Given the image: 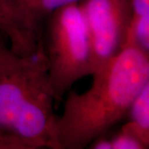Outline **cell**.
I'll list each match as a JSON object with an SVG mask.
<instances>
[{
  "mask_svg": "<svg viewBox=\"0 0 149 149\" xmlns=\"http://www.w3.org/2000/svg\"><path fill=\"white\" fill-rule=\"evenodd\" d=\"M40 42L55 100L74 82L95 71L89 30L80 3L55 11L43 22Z\"/></svg>",
  "mask_w": 149,
  "mask_h": 149,
  "instance_id": "cell-3",
  "label": "cell"
},
{
  "mask_svg": "<svg viewBox=\"0 0 149 149\" xmlns=\"http://www.w3.org/2000/svg\"><path fill=\"white\" fill-rule=\"evenodd\" d=\"M0 32L7 38L11 49L22 56L34 53L40 45L17 21L8 0H0Z\"/></svg>",
  "mask_w": 149,
  "mask_h": 149,
  "instance_id": "cell-6",
  "label": "cell"
},
{
  "mask_svg": "<svg viewBox=\"0 0 149 149\" xmlns=\"http://www.w3.org/2000/svg\"><path fill=\"white\" fill-rule=\"evenodd\" d=\"M132 6V20L149 17V0H130Z\"/></svg>",
  "mask_w": 149,
  "mask_h": 149,
  "instance_id": "cell-9",
  "label": "cell"
},
{
  "mask_svg": "<svg viewBox=\"0 0 149 149\" xmlns=\"http://www.w3.org/2000/svg\"><path fill=\"white\" fill-rule=\"evenodd\" d=\"M0 32V149H56L55 96L40 42L15 53Z\"/></svg>",
  "mask_w": 149,
  "mask_h": 149,
  "instance_id": "cell-2",
  "label": "cell"
},
{
  "mask_svg": "<svg viewBox=\"0 0 149 149\" xmlns=\"http://www.w3.org/2000/svg\"><path fill=\"white\" fill-rule=\"evenodd\" d=\"M128 115L129 120L121 129L138 139L149 148V83L143 88L130 105Z\"/></svg>",
  "mask_w": 149,
  "mask_h": 149,
  "instance_id": "cell-7",
  "label": "cell"
},
{
  "mask_svg": "<svg viewBox=\"0 0 149 149\" xmlns=\"http://www.w3.org/2000/svg\"><path fill=\"white\" fill-rule=\"evenodd\" d=\"M112 149H145V146L130 133L120 129L109 138Z\"/></svg>",
  "mask_w": 149,
  "mask_h": 149,
  "instance_id": "cell-8",
  "label": "cell"
},
{
  "mask_svg": "<svg viewBox=\"0 0 149 149\" xmlns=\"http://www.w3.org/2000/svg\"><path fill=\"white\" fill-rule=\"evenodd\" d=\"M89 146L90 148L94 149H112V144L110 139L106 136V134L101 135L95 139H94Z\"/></svg>",
  "mask_w": 149,
  "mask_h": 149,
  "instance_id": "cell-10",
  "label": "cell"
},
{
  "mask_svg": "<svg viewBox=\"0 0 149 149\" xmlns=\"http://www.w3.org/2000/svg\"><path fill=\"white\" fill-rule=\"evenodd\" d=\"M83 0H8L17 21L40 42L45 19L55 11Z\"/></svg>",
  "mask_w": 149,
  "mask_h": 149,
  "instance_id": "cell-5",
  "label": "cell"
},
{
  "mask_svg": "<svg viewBox=\"0 0 149 149\" xmlns=\"http://www.w3.org/2000/svg\"><path fill=\"white\" fill-rule=\"evenodd\" d=\"M83 94L70 91L56 121V149H83L128 114L134 99L149 83V54L127 42L96 70Z\"/></svg>",
  "mask_w": 149,
  "mask_h": 149,
  "instance_id": "cell-1",
  "label": "cell"
},
{
  "mask_svg": "<svg viewBox=\"0 0 149 149\" xmlns=\"http://www.w3.org/2000/svg\"><path fill=\"white\" fill-rule=\"evenodd\" d=\"M80 4L89 30L96 71L127 42L133 16L131 1L83 0Z\"/></svg>",
  "mask_w": 149,
  "mask_h": 149,
  "instance_id": "cell-4",
  "label": "cell"
}]
</instances>
